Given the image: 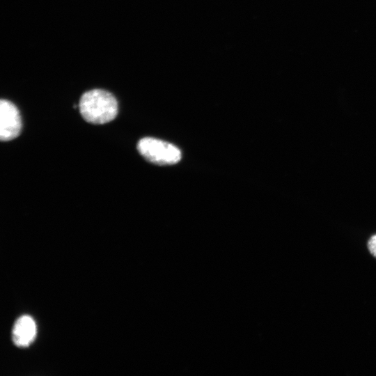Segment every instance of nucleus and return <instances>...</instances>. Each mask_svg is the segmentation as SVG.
Returning a JSON list of instances; mask_svg holds the SVG:
<instances>
[{
    "instance_id": "39448f33",
    "label": "nucleus",
    "mask_w": 376,
    "mask_h": 376,
    "mask_svg": "<svg viewBox=\"0 0 376 376\" xmlns=\"http://www.w3.org/2000/svg\"><path fill=\"white\" fill-rule=\"evenodd\" d=\"M368 246L370 252L376 258V235L369 240Z\"/></svg>"
},
{
    "instance_id": "20e7f679",
    "label": "nucleus",
    "mask_w": 376,
    "mask_h": 376,
    "mask_svg": "<svg viewBox=\"0 0 376 376\" xmlns=\"http://www.w3.org/2000/svg\"><path fill=\"white\" fill-rule=\"evenodd\" d=\"M36 333L34 320L29 315H22L14 324L12 339L17 346L26 347L33 340Z\"/></svg>"
},
{
    "instance_id": "f257e3e1",
    "label": "nucleus",
    "mask_w": 376,
    "mask_h": 376,
    "mask_svg": "<svg viewBox=\"0 0 376 376\" xmlns=\"http://www.w3.org/2000/svg\"><path fill=\"white\" fill-rule=\"evenodd\" d=\"M79 109L86 121L92 124H104L117 116L118 102L109 91L93 89L81 95Z\"/></svg>"
},
{
    "instance_id": "7ed1b4c3",
    "label": "nucleus",
    "mask_w": 376,
    "mask_h": 376,
    "mask_svg": "<svg viewBox=\"0 0 376 376\" xmlns=\"http://www.w3.org/2000/svg\"><path fill=\"white\" fill-rule=\"evenodd\" d=\"M22 120L16 106L11 102L2 99L0 101V139L10 141L19 134Z\"/></svg>"
},
{
    "instance_id": "f03ea898",
    "label": "nucleus",
    "mask_w": 376,
    "mask_h": 376,
    "mask_svg": "<svg viewBox=\"0 0 376 376\" xmlns=\"http://www.w3.org/2000/svg\"><path fill=\"white\" fill-rule=\"evenodd\" d=\"M137 149L145 159L158 165L174 164L181 159V152L178 148L152 137H145L139 140Z\"/></svg>"
}]
</instances>
